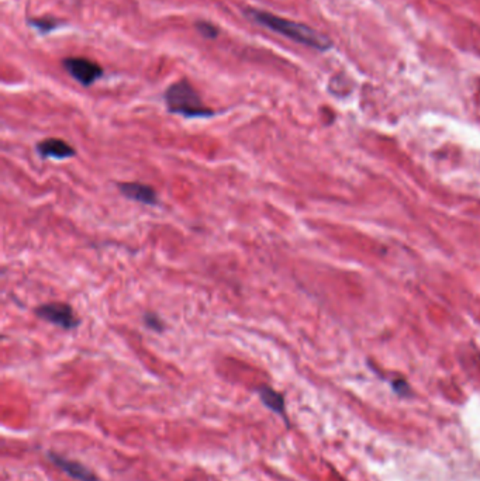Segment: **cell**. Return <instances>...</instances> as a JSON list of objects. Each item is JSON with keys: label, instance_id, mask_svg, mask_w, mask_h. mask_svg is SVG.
<instances>
[{"label": "cell", "instance_id": "cell-4", "mask_svg": "<svg viewBox=\"0 0 480 481\" xmlns=\"http://www.w3.org/2000/svg\"><path fill=\"white\" fill-rule=\"evenodd\" d=\"M64 66L82 86H91L103 76V69L86 58H67L64 59Z\"/></svg>", "mask_w": 480, "mask_h": 481}, {"label": "cell", "instance_id": "cell-2", "mask_svg": "<svg viewBox=\"0 0 480 481\" xmlns=\"http://www.w3.org/2000/svg\"><path fill=\"white\" fill-rule=\"evenodd\" d=\"M164 98L166 109L172 115H181L186 119H209L215 116V112L203 103L196 89L188 81L171 85Z\"/></svg>", "mask_w": 480, "mask_h": 481}, {"label": "cell", "instance_id": "cell-10", "mask_svg": "<svg viewBox=\"0 0 480 481\" xmlns=\"http://www.w3.org/2000/svg\"><path fill=\"white\" fill-rule=\"evenodd\" d=\"M30 25H33L35 30H38L41 34H48L51 30H54L58 23L55 20H30Z\"/></svg>", "mask_w": 480, "mask_h": 481}, {"label": "cell", "instance_id": "cell-3", "mask_svg": "<svg viewBox=\"0 0 480 481\" xmlns=\"http://www.w3.org/2000/svg\"><path fill=\"white\" fill-rule=\"evenodd\" d=\"M35 315L50 324H54L65 331L78 328L79 320L76 318L72 307L65 303H47L35 308Z\"/></svg>", "mask_w": 480, "mask_h": 481}, {"label": "cell", "instance_id": "cell-5", "mask_svg": "<svg viewBox=\"0 0 480 481\" xmlns=\"http://www.w3.org/2000/svg\"><path fill=\"white\" fill-rule=\"evenodd\" d=\"M48 460L59 468L67 476L76 481H102L89 468L82 465L81 462L68 459L57 452H47Z\"/></svg>", "mask_w": 480, "mask_h": 481}, {"label": "cell", "instance_id": "cell-8", "mask_svg": "<svg viewBox=\"0 0 480 481\" xmlns=\"http://www.w3.org/2000/svg\"><path fill=\"white\" fill-rule=\"evenodd\" d=\"M256 393L259 395V400L262 401V404L270 410L272 412L278 414L280 418L285 419L286 425H289V419L286 415V404H285V397L282 393L276 391L275 388H272L270 386L262 384L256 388Z\"/></svg>", "mask_w": 480, "mask_h": 481}, {"label": "cell", "instance_id": "cell-6", "mask_svg": "<svg viewBox=\"0 0 480 481\" xmlns=\"http://www.w3.org/2000/svg\"><path fill=\"white\" fill-rule=\"evenodd\" d=\"M121 195L132 202L145 204V206H156L158 204V195L156 192L144 183L139 182H124L118 185Z\"/></svg>", "mask_w": 480, "mask_h": 481}, {"label": "cell", "instance_id": "cell-7", "mask_svg": "<svg viewBox=\"0 0 480 481\" xmlns=\"http://www.w3.org/2000/svg\"><path fill=\"white\" fill-rule=\"evenodd\" d=\"M38 155L41 158H52V159H69L76 156V151L68 142L61 138H47L37 144L35 146Z\"/></svg>", "mask_w": 480, "mask_h": 481}, {"label": "cell", "instance_id": "cell-1", "mask_svg": "<svg viewBox=\"0 0 480 481\" xmlns=\"http://www.w3.org/2000/svg\"><path fill=\"white\" fill-rule=\"evenodd\" d=\"M246 14L258 24L269 30H273L278 34H282L306 47L314 48L317 51H327L333 47V42L328 37L323 35L321 33L313 30L312 27L306 24L290 21V20L278 17L275 14H270L262 10H249Z\"/></svg>", "mask_w": 480, "mask_h": 481}, {"label": "cell", "instance_id": "cell-9", "mask_svg": "<svg viewBox=\"0 0 480 481\" xmlns=\"http://www.w3.org/2000/svg\"><path fill=\"white\" fill-rule=\"evenodd\" d=\"M144 324H145L147 328H149L154 332H164V330H165L164 321L155 313H145L144 314Z\"/></svg>", "mask_w": 480, "mask_h": 481}, {"label": "cell", "instance_id": "cell-11", "mask_svg": "<svg viewBox=\"0 0 480 481\" xmlns=\"http://www.w3.org/2000/svg\"><path fill=\"white\" fill-rule=\"evenodd\" d=\"M196 28L206 38H216L217 37V28L213 24L207 23V21H199L196 24Z\"/></svg>", "mask_w": 480, "mask_h": 481}]
</instances>
